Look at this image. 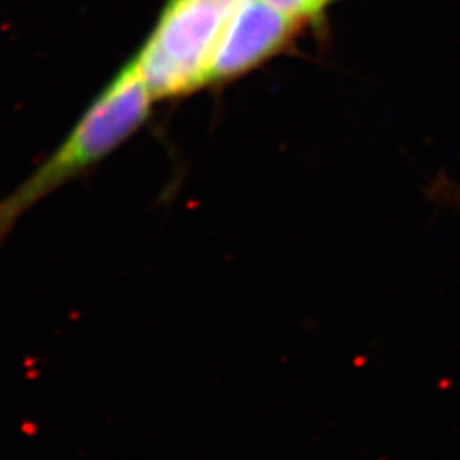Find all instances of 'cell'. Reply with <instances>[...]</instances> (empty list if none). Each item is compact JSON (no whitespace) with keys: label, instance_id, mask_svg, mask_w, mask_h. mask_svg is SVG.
Wrapping results in <instances>:
<instances>
[{"label":"cell","instance_id":"obj_1","mask_svg":"<svg viewBox=\"0 0 460 460\" xmlns=\"http://www.w3.org/2000/svg\"><path fill=\"white\" fill-rule=\"evenodd\" d=\"M152 101L154 96L133 62L123 66L47 163L0 199V243L38 201L98 164L130 138L147 121Z\"/></svg>","mask_w":460,"mask_h":460},{"label":"cell","instance_id":"obj_2","mask_svg":"<svg viewBox=\"0 0 460 460\" xmlns=\"http://www.w3.org/2000/svg\"><path fill=\"white\" fill-rule=\"evenodd\" d=\"M241 0H167L147 41L133 58L154 99L207 85L215 49Z\"/></svg>","mask_w":460,"mask_h":460},{"label":"cell","instance_id":"obj_3","mask_svg":"<svg viewBox=\"0 0 460 460\" xmlns=\"http://www.w3.org/2000/svg\"><path fill=\"white\" fill-rule=\"evenodd\" d=\"M304 24L266 0H241L215 49L207 84L227 83L261 66L287 49Z\"/></svg>","mask_w":460,"mask_h":460},{"label":"cell","instance_id":"obj_4","mask_svg":"<svg viewBox=\"0 0 460 460\" xmlns=\"http://www.w3.org/2000/svg\"><path fill=\"white\" fill-rule=\"evenodd\" d=\"M266 2L277 7L281 13L300 19L304 22L314 21L329 4V0H266Z\"/></svg>","mask_w":460,"mask_h":460}]
</instances>
